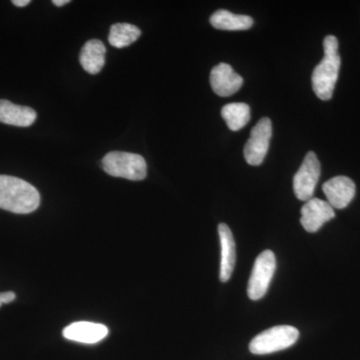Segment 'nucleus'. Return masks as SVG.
I'll use <instances>...</instances> for the list:
<instances>
[{"label": "nucleus", "mask_w": 360, "mask_h": 360, "mask_svg": "<svg viewBox=\"0 0 360 360\" xmlns=\"http://www.w3.org/2000/svg\"><path fill=\"white\" fill-rule=\"evenodd\" d=\"M37 189L25 180L0 175V208L18 214H27L39 208Z\"/></svg>", "instance_id": "obj_1"}, {"label": "nucleus", "mask_w": 360, "mask_h": 360, "mask_svg": "<svg viewBox=\"0 0 360 360\" xmlns=\"http://www.w3.org/2000/svg\"><path fill=\"white\" fill-rule=\"evenodd\" d=\"M323 58L312 72V89L319 99L329 101L333 96L341 65L338 39L328 35L323 40Z\"/></svg>", "instance_id": "obj_2"}, {"label": "nucleus", "mask_w": 360, "mask_h": 360, "mask_svg": "<svg viewBox=\"0 0 360 360\" xmlns=\"http://www.w3.org/2000/svg\"><path fill=\"white\" fill-rule=\"evenodd\" d=\"M103 168L111 176L134 181L143 180L148 174V165L141 155L123 151H111L104 156Z\"/></svg>", "instance_id": "obj_3"}, {"label": "nucleus", "mask_w": 360, "mask_h": 360, "mask_svg": "<svg viewBox=\"0 0 360 360\" xmlns=\"http://www.w3.org/2000/svg\"><path fill=\"white\" fill-rule=\"evenodd\" d=\"M300 338L298 329L290 326H277L262 331L250 343L251 354H270L292 347Z\"/></svg>", "instance_id": "obj_4"}, {"label": "nucleus", "mask_w": 360, "mask_h": 360, "mask_svg": "<svg viewBox=\"0 0 360 360\" xmlns=\"http://www.w3.org/2000/svg\"><path fill=\"white\" fill-rule=\"evenodd\" d=\"M276 269V258L271 250H265L258 255L248 281V295L251 300H259L264 297Z\"/></svg>", "instance_id": "obj_5"}, {"label": "nucleus", "mask_w": 360, "mask_h": 360, "mask_svg": "<svg viewBox=\"0 0 360 360\" xmlns=\"http://www.w3.org/2000/svg\"><path fill=\"white\" fill-rule=\"evenodd\" d=\"M321 167L314 151L305 155L302 167L293 177V191L300 200L307 201L314 196L315 187L321 177Z\"/></svg>", "instance_id": "obj_6"}, {"label": "nucleus", "mask_w": 360, "mask_h": 360, "mask_svg": "<svg viewBox=\"0 0 360 360\" xmlns=\"http://www.w3.org/2000/svg\"><path fill=\"white\" fill-rule=\"evenodd\" d=\"M272 136V123L269 117H264L257 122L250 132V137L245 143V158L248 165L257 167L264 162L269 151Z\"/></svg>", "instance_id": "obj_7"}, {"label": "nucleus", "mask_w": 360, "mask_h": 360, "mask_svg": "<svg viewBox=\"0 0 360 360\" xmlns=\"http://www.w3.org/2000/svg\"><path fill=\"white\" fill-rule=\"evenodd\" d=\"M335 208L328 201L311 198L302 208L300 222L303 229L310 233L319 231L322 225L335 219Z\"/></svg>", "instance_id": "obj_8"}, {"label": "nucleus", "mask_w": 360, "mask_h": 360, "mask_svg": "<svg viewBox=\"0 0 360 360\" xmlns=\"http://www.w3.org/2000/svg\"><path fill=\"white\" fill-rule=\"evenodd\" d=\"M210 85L215 94L229 97L238 92L243 84V78L227 63H219L210 72Z\"/></svg>", "instance_id": "obj_9"}, {"label": "nucleus", "mask_w": 360, "mask_h": 360, "mask_svg": "<svg viewBox=\"0 0 360 360\" xmlns=\"http://www.w3.org/2000/svg\"><path fill=\"white\" fill-rule=\"evenodd\" d=\"M328 202L336 210L347 207L355 195V184L349 177L335 176L322 186Z\"/></svg>", "instance_id": "obj_10"}, {"label": "nucleus", "mask_w": 360, "mask_h": 360, "mask_svg": "<svg viewBox=\"0 0 360 360\" xmlns=\"http://www.w3.org/2000/svg\"><path fill=\"white\" fill-rule=\"evenodd\" d=\"M63 336L68 340L94 345L104 340L108 335V329L103 324L94 322L78 321L71 323L63 329Z\"/></svg>", "instance_id": "obj_11"}, {"label": "nucleus", "mask_w": 360, "mask_h": 360, "mask_svg": "<svg viewBox=\"0 0 360 360\" xmlns=\"http://www.w3.org/2000/svg\"><path fill=\"white\" fill-rule=\"evenodd\" d=\"M220 248H221V260H220L219 278L222 283H226L233 272L236 260V241L229 225H219Z\"/></svg>", "instance_id": "obj_12"}, {"label": "nucleus", "mask_w": 360, "mask_h": 360, "mask_svg": "<svg viewBox=\"0 0 360 360\" xmlns=\"http://www.w3.org/2000/svg\"><path fill=\"white\" fill-rule=\"evenodd\" d=\"M37 116L32 108L0 99V122L13 127H28L34 123Z\"/></svg>", "instance_id": "obj_13"}, {"label": "nucleus", "mask_w": 360, "mask_h": 360, "mask_svg": "<svg viewBox=\"0 0 360 360\" xmlns=\"http://www.w3.org/2000/svg\"><path fill=\"white\" fill-rule=\"evenodd\" d=\"M106 49L98 39L87 41L80 52L79 61L84 70L89 75H96L103 70L105 65Z\"/></svg>", "instance_id": "obj_14"}, {"label": "nucleus", "mask_w": 360, "mask_h": 360, "mask_svg": "<svg viewBox=\"0 0 360 360\" xmlns=\"http://www.w3.org/2000/svg\"><path fill=\"white\" fill-rule=\"evenodd\" d=\"M210 25L219 30H248L253 25L252 18L243 14H234L220 9L210 16Z\"/></svg>", "instance_id": "obj_15"}, {"label": "nucleus", "mask_w": 360, "mask_h": 360, "mask_svg": "<svg viewBox=\"0 0 360 360\" xmlns=\"http://www.w3.org/2000/svg\"><path fill=\"white\" fill-rule=\"evenodd\" d=\"M221 115L229 129L238 131L250 122V108L243 103H229L222 108Z\"/></svg>", "instance_id": "obj_16"}, {"label": "nucleus", "mask_w": 360, "mask_h": 360, "mask_svg": "<svg viewBox=\"0 0 360 360\" xmlns=\"http://www.w3.org/2000/svg\"><path fill=\"white\" fill-rule=\"evenodd\" d=\"M141 35V30L130 23H115L110 27L108 41L116 49H124L134 44Z\"/></svg>", "instance_id": "obj_17"}, {"label": "nucleus", "mask_w": 360, "mask_h": 360, "mask_svg": "<svg viewBox=\"0 0 360 360\" xmlns=\"http://www.w3.org/2000/svg\"><path fill=\"white\" fill-rule=\"evenodd\" d=\"M15 297V293L11 292V291L0 293V307H1L4 303H11L13 302Z\"/></svg>", "instance_id": "obj_18"}, {"label": "nucleus", "mask_w": 360, "mask_h": 360, "mask_svg": "<svg viewBox=\"0 0 360 360\" xmlns=\"http://www.w3.org/2000/svg\"><path fill=\"white\" fill-rule=\"evenodd\" d=\"M13 4L18 7H25L30 4V0H13Z\"/></svg>", "instance_id": "obj_19"}, {"label": "nucleus", "mask_w": 360, "mask_h": 360, "mask_svg": "<svg viewBox=\"0 0 360 360\" xmlns=\"http://www.w3.org/2000/svg\"><path fill=\"white\" fill-rule=\"evenodd\" d=\"M70 0H53L52 4L56 6L61 7L65 6V4H70Z\"/></svg>", "instance_id": "obj_20"}]
</instances>
